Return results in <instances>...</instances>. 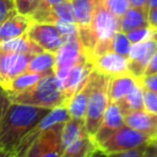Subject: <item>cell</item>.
<instances>
[{"label":"cell","mask_w":157,"mask_h":157,"mask_svg":"<svg viewBox=\"0 0 157 157\" xmlns=\"http://www.w3.org/2000/svg\"><path fill=\"white\" fill-rule=\"evenodd\" d=\"M48 113L49 109L10 102L0 125V151H5L12 156L13 150L22 137Z\"/></svg>","instance_id":"obj_1"},{"label":"cell","mask_w":157,"mask_h":157,"mask_svg":"<svg viewBox=\"0 0 157 157\" xmlns=\"http://www.w3.org/2000/svg\"><path fill=\"white\" fill-rule=\"evenodd\" d=\"M7 96L11 103L44 108L49 110L66 107V98L54 74L43 76L33 87L26 91L18 93H7Z\"/></svg>","instance_id":"obj_2"},{"label":"cell","mask_w":157,"mask_h":157,"mask_svg":"<svg viewBox=\"0 0 157 157\" xmlns=\"http://www.w3.org/2000/svg\"><path fill=\"white\" fill-rule=\"evenodd\" d=\"M108 81L109 77L98 74L94 71V82L93 88L91 91L86 115H85V129L86 132L93 137L97 132L104 113L107 110V107L109 104V97H108Z\"/></svg>","instance_id":"obj_3"},{"label":"cell","mask_w":157,"mask_h":157,"mask_svg":"<svg viewBox=\"0 0 157 157\" xmlns=\"http://www.w3.org/2000/svg\"><path fill=\"white\" fill-rule=\"evenodd\" d=\"M88 28L96 42V48L90 58L91 60L97 55L110 52V39L119 31V18L96 2Z\"/></svg>","instance_id":"obj_4"},{"label":"cell","mask_w":157,"mask_h":157,"mask_svg":"<svg viewBox=\"0 0 157 157\" xmlns=\"http://www.w3.org/2000/svg\"><path fill=\"white\" fill-rule=\"evenodd\" d=\"M151 142V139L142 132H139L126 125L118 129L110 136H108L104 141H102L97 147L102 150L104 153H119L131 151L139 147L147 146Z\"/></svg>","instance_id":"obj_5"},{"label":"cell","mask_w":157,"mask_h":157,"mask_svg":"<svg viewBox=\"0 0 157 157\" xmlns=\"http://www.w3.org/2000/svg\"><path fill=\"white\" fill-rule=\"evenodd\" d=\"M85 58L87 56L81 49L77 36L67 38L55 53L54 75L58 78L59 83H61V81L66 77L67 72Z\"/></svg>","instance_id":"obj_6"},{"label":"cell","mask_w":157,"mask_h":157,"mask_svg":"<svg viewBox=\"0 0 157 157\" xmlns=\"http://www.w3.org/2000/svg\"><path fill=\"white\" fill-rule=\"evenodd\" d=\"M26 36L33 40L40 49L55 54L65 42L59 28L53 23L32 22Z\"/></svg>","instance_id":"obj_7"},{"label":"cell","mask_w":157,"mask_h":157,"mask_svg":"<svg viewBox=\"0 0 157 157\" xmlns=\"http://www.w3.org/2000/svg\"><path fill=\"white\" fill-rule=\"evenodd\" d=\"M156 50L157 43L153 39L131 44L128 54V72L135 78H141Z\"/></svg>","instance_id":"obj_8"},{"label":"cell","mask_w":157,"mask_h":157,"mask_svg":"<svg viewBox=\"0 0 157 157\" xmlns=\"http://www.w3.org/2000/svg\"><path fill=\"white\" fill-rule=\"evenodd\" d=\"M92 72H93V66L87 58H85L83 60L77 63L67 72L66 77L60 83L61 91L66 98V103L71 98V96L75 94L87 82V80L90 78Z\"/></svg>","instance_id":"obj_9"},{"label":"cell","mask_w":157,"mask_h":157,"mask_svg":"<svg viewBox=\"0 0 157 157\" xmlns=\"http://www.w3.org/2000/svg\"><path fill=\"white\" fill-rule=\"evenodd\" d=\"M90 61L94 71L107 77H113L128 72V58L113 52H107L97 55Z\"/></svg>","instance_id":"obj_10"},{"label":"cell","mask_w":157,"mask_h":157,"mask_svg":"<svg viewBox=\"0 0 157 157\" xmlns=\"http://www.w3.org/2000/svg\"><path fill=\"white\" fill-rule=\"evenodd\" d=\"M31 55L18 54V53H9L0 50V71L4 78V87L16 76L27 71V66L29 63Z\"/></svg>","instance_id":"obj_11"},{"label":"cell","mask_w":157,"mask_h":157,"mask_svg":"<svg viewBox=\"0 0 157 157\" xmlns=\"http://www.w3.org/2000/svg\"><path fill=\"white\" fill-rule=\"evenodd\" d=\"M124 117L125 115L121 113L119 105L117 103L109 102V104L107 107V110L104 113L103 120H102V123H101L97 132L92 137V140L94 141L96 146L99 145L102 141H104L108 136H110L118 129H120L121 126L125 125Z\"/></svg>","instance_id":"obj_12"},{"label":"cell","mask_w":157,"mask_h":157,"mask_svg":"<svg viewBox=\"0 0 157 157\" xmlns=\"http://www.w3.org/2000/svg\"><path fill=\"white\" fill-rule=\"evenodd\" d=\"M93 82H94V70H93L92 75L90 76V78L87 80V82L75 94H72L71 98L67 101L65 108L67 110L69 118L76 119V120H85L87 103H88L91 91L93 88Z\"/></svg>","instance_id":"obj_13"},{"label":"cell","mask_w":157,"mask_h":157,"mask_svg":"<svg viewBox=\"0 0 157 157\" xmlns=\"http://www.w3.org/2000/svg\"><path fill=\"white\" fill-rule=\"evenodd\" d=\"M32 18L13 11L0 23V43L25 36L32 25Z\"/></svg>","instance_id":"obj_14"},{"label":"cell","mask_w":157,"mask_h":157,"mask_svg":"<svg viewBox=\"0 0 157 157\" xmlns=\"http://www.w3.org/2000/svg\"><path fill=\"white\" fill-rule=\"evenodd\" d=\"M124 123L126 126L145 134L151 140L157 136V114H151L145 109L131 112L124 117Z\"/></svg>","instance_id":"obj_15"},{"label":"cell","mask_w":157,"mask_h":157,"mask_svg":"<svg viewBox=\"0 0 157 157\" xmlns=\"http://www.w3.org/2000/svg\"><path fill=\"white\" fill-rule=\"evenodd\" d=\"M137 83V78L131 76L129 72L109 77L108 81V97L109 102L118 103L121 101Z\"/></svg>","instance_id":"obj_16"},{"label":"cell","mask_w":157,"mask_h":157,"mask_svg":"<svg viewBox=\"0 0 157 157\" xmlns=\"http://www.w3.org/2000/svg\"><path fill=\"white\" fill-rule=\"evenodd\" d=\"M148 26L147 10L129 7L126 12L119 17V32L128 33L130 31Z\"/></svg>","instance_id":"obj_17"},{"label":"cell","mask_w":157,"mask_h":157,"mask_svg":"<svg viewBox=\"0 0 157 157\" xmlns=\"http://www.w3.org/2000/svg\"><path fill=\"white\" fill-rule=\"evenodd\" d=\"M0 50L1 52H9V53L26 54V55H31V56L44 52L33 40H31L26 34L18 37V38H13V39L0 43Z\"/></svg>","instance_id":"obj_18"},{"label":"cell","mask_w":157,"mask_h":157,"mask_svg":"<svg viewBox=\"0 0 157 157\" xmlns=\"http://www.w3.org/2000/svg\"><path fill=\"white\" fill-rule=\"evenodd\" d=\"M54 65H55V54L49 52H42L33 55L29 59L27 71L38 74L40 76H47L54 74Z\"/></svg>","instance_id":"obj_19"},{"label":"cell","mask_w":157,"mask_h":157,"mask_svg":"<svg viewBox=\"0 0 157 157\" xmlns=\"http://www.w3.org/2000/svg\"><path fill=\"white\" fill-rule=\"evenodd\" d=\"M88 135L85 129L83 120H76L69 118L61 126V146L63 150L75 142L76 140L81 139L82 136Z\"/></svg>","instance_id":"obj_20"},{"label":"cell","mask_w":157,"mask_h":157,"mask_svg":"<svg viewBox=\"0 0 157 157\" xmlns=\"http://www.w3.org/2000/svg\"><path fill=\"white\" fill-rule=\"evenodd\" d=\"M74 10L75 23L77 28L88 27L94 10V0H70Z\"/></svg>","instance_id":"obj_21"},{"label":"cell","mask_w":157,"mask_h":157,"mask_svg":"<svg viewBox=\"0 0 157 157\" xmlns=\"http://www.w3.org/2000/svg\"><path fill=\"white\" fill-rule=\"evenodd\" d=\"M97 148L94 141L90 135H85L63 150L60 157H90Z\"/></svg>","instance_id":"obj_22"},{"label":"cell","mask_w":157,"mask_h":157,"mask_svg":"<svg viewBox=\"0 0 157 157\" xmlns=\"http://www.w3.org/2000/svg\"><path fill=\"white\" fill-rule=\"evenodd\" d=\"M124 115L131 112L142 110L144 109V94H142V87L140 86L139 81L136 86L121 99L117 103Z\"/></svg>","instance_id":"obj_23"},{"label":"cell","mask_w":157,"mask_h":157,"mask_svg":"<svg viewBox=\"0 0 157 157\" xmlns=\"http://www.w3.org/2000/svg\"><path fill=\"white\" fill-rule=\"evenodd\" d=\"M43 76L34 74V72H29V71H25L21 75L13 77L5 87V92L6 93H18L22 91H26L31 87H33Z\"/></svg>","instance_id":"obj_24"},{"label":"cell","mask_w":157,"mask_h":157,"mask_svg":"<svg viewBox=\"0 0 157 157\" xmlns=\"http://www.w3.org/2000/svg\"><path fill=\"white\" fill-rule=\"evenodd\" d=\"M130 47H131V43L129 42L126 34L123 33V32H119L118 31L113 36V38L110 39V52L117 53L119 55H123V56H126L128 58Z\"/></svg>","instance_id":"obj_25"},{"label":"cell","mask_w":157,"mask_h":157,"mask_svg":"<svg viewBox=\"0 0 157 157\" xmlns=\"http://www.w3.org/2000/svg\"><path fill=\"white\" fill-rule=\"evenodd\" d=\"M97 4L102 5L105 10H108L115 17H121L126 10L130 7L128 0H94Z\"/></svg>","instance_id":"obj_26"},{"label":"cell","mask_w":157,"mask_h":157,"mask_svg":"<svg viewBox=\"0 0 157 157\" xmlns=\"http://www.w3.org/2000/svg\"><path fill=\"white\" fill-rule=\"evenodd\" d=\"M13 1V6H15V11L31 17L33 15V12L37 10L40 0H12Z\"/></svg>","instance_id":"obj_27"},{"label":"cell","mask_w":157,"mask_h":157,"mask_svg":"<svg viewBox=\"0 0 157 157\" xmlns=\"http://www.w3.org/2000/svg\"><path fill=\"white\" fill-rule=\"evenodd\" d=\"M125 34L131 44H137V43L152 39V28L150 26H146V27H141V28L130 31Z\"/></svg>","instance_id":"obj_28"},{"label":"cell","mask_w":157,"mask_h":157,"mask_svg":"<svg viewBox=\"0 0 157 157\" xmlns=\"http://www.w3.org/2000/svg\"><path fill=\"white\" fill-rule=\"evenodd\" d=\"M63 1H65V0H40V2H39V5H38L37 10H36V11L33 12V15L31 16L32 21H33V22H40L42 18L44 17V15H45L50 9H53L54 6L59 5V4L63 2Z\"/></svg>","instance_id":"obj_29"},{"label":"cell","mask_w":157,"mask_h":157,"mask_svg":"<svg viewBox=\"0 0 157 157\" xmlns=\"http://www.w3.org/2000/svg\"><path fill=\"white\" fill-rule=\"evenodd\" d=\"M142 94H144V109L151 114H157V93L142 88Z\"/></svg>","instance_id":"obj_30"},{"label":"cell","mask_w":157,"mask_h":157,"mask_svg":"<svg viewBox=\"0 0 157 157\" xmlns=\"http://www.w3.org/2000/svg\"><path fill=\"white\" fill-rule=\"evenodd\" d=\"M139 83L141 85L142 88H146L148 91H152L157 93V74L155 75H148V76H142L141 78H137Z\"/></svg>","instance_id":"obj_31"},{"label":"cell","mask_w":157,"mask_h":157,"mask_svg":"<svg viewBox=\"0 0 157 157\" xmlns=\"http://www.w3.org/2000/svg\"><path fill=\"white\" fill-rule=\"evenodd\" d=\"M15 11L12 0H0V23Z\"/></svg>","instance_id":"obj_32"},{"label":"cell","mask_w":157,"mask_h":157,"mask_svg":"<svg viewBox=\"0 0 157 157\" xmlns=\"http://www.w3.org/2000/svg\"><path fill=\"white\" fill-rule=\"evenodd\" d=\"M145 147H146V146L139 147V148H135V150H131V151H126V152L110 153V155H107V157H141L142 153H144Z\"/></svg>","instance_id":"obj_33"},{"label":"cell","mask_w":157,"mask_h":157,"mask_svg":"<svg viewBox=\"0 0 157 157\" xmlns=\"http://www.w3.org/2000/svg\"><path fill=\"white\" fill-rule=\"evenodd\" d=\"M10 104V99H9V96L7 93L0 88V125H1V120H2V117L6 112V108L9 107Z\"/></svg>","instance_id":"obj_34"},{"label":"cell","mask_w":157,"mask_h":157,"mask_svg":"<svg viewBox=\"0 0 157 157\" xmlns=\"http://www.w3.org/2000/svg\"><path fill=\"white\" fill-rule=\"evenodd\" d=\"M157 74V50L155 52V54L152 55L146 70H145V74L144 76H148V75H155Z\"/></svg>","instance_id":"obj_35"},{"label":"cell","mask_w":157,"mask_h":157,"mask_svg":"<svg viewBox=\"0 0 157 157\" xmlns=\"http://www.w3.org/2000/svg\"><path fill=\"white\" fill-rule=\"evenodd\" d=\"M147 20H148V26L151 28L157 27V7L147 11Z\"/></svg>","instance_id":"obj_36"},{"label":"cell","mask_w":157,"mask_h":157,"mask_svg":"<svg viewBox=\"0 0 157 157\" xmlns=\"http://www.w3.org/2000/svg\"><path fill=\"white\" fill-rule=\"evenodd\" d=\"M128 2L130 7L147 10V0H128Z\"/></svg>","instance_id":"obj_37"},{"label":"cell","mask_w":157,"mask_h":157,"mask_svg":"<svg viewBox=\"0 0 157 157\" xmlns=\"http://www.w3.org/2000/svg\"><path fill=\"white\" fill-rule=\"evenodd\" d=\"M141 157H157V151L155 150V147H153L151 144H148V145L145 147L144 153H142Z\"/></svg>","instance_id":"obj_38"},{"label":"cell","mask_w":157,"mask_h":157,"mask_svg":"<svg viewBox=\"0 0 157 157\" xmlns=\"http://www.w3.org/2000/svg\"><path fill=\"white\" fill-rule=\"evenodd\" d=\"M90 157H107V153H104L102 150H99L98 147L91 153V156Z\"/></svg>","instance_id":"obj_39"},{"label":"cell","mask_w":157,"mask_h":157,"mask_svg":"<svg viewBox=\"0 0 157 157\" xmlns=\"http://www.w3.org/2000/svg\"><path fill=\"white\" fill-rule=\"evenodd\" d=\"M157 7V0H147V11Z\"/></svg>","instance_id":"obj_40"},{"label":"cell","mask_w":157,"mask_h":157,"mask_svg":"<svg viewBox=\"0 0 157 157\" xmlns=\"http://www.w3.org/2000/svg\"><path fill=\"white\" fill-rule=\"evenodd\" d=\"M152 39L157 43V27L156 28H152Z\"/></svg>","instance_id":"obj_41"},{"label":"cell","mask_w":157,"mask_h":157,"mask_svg":"<svg viewBox=\"0 0 157 157\" xmlns=\"http://www.w3.org/2000/svg\"><path fill=\"white\" fill-rule=\"evenodd\" d=\"M150 144H151V145L155 147V150L157 151V136H156V137H153V139L151 140V142H150Z\"/></svg>","instance_id":"obj_42"},{"label":"cell","mask_w":157,"mask_h":157,"mask_svg":"<svg viewBox=\"0 0 157 157\" xmlns=\"http://www.w3.org/2000/svg\"><path fill=\"white\" fill-rule=\"evenodd\" d=\"M0 157H12V156L5 151H0Z\"/></svg>","instance_id":"obj_43"},{"label":"cell","mask_w":157,"mask_h":157,"mask_svg":"<svg viewBox=\"0 0 157 157\" xmlns=\"http://www.w3.org/2000/svg\"><path fill=\"white\" fill-rule=\"evenodd\" d=\"M4 87V78H2V75H1V71H0V88Z\"/></svg>","instance_id":"obj_44"}]
</instances>
